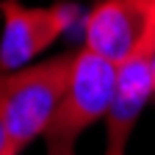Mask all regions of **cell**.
I'll return each instance as SVG.
<instances>
[{
    "label": "cell",
    "instance_id": "6da1fadb",
    "mask_svg": "<svg viewBox=\"0 0 155 155\" xmlns=\"http://www.w3.org/2000/svg\"><path fill=\"white\" fill-rule=\"evenodd\" d=\"M75 55H55L0 78L3 83V155H19L36 136H45L58 100L69 83Z\"/></svg>",
    "mask_w": 155,
    "mask_h": 155
},
{
    "label": "cell",
    "instance_id": "7a4b0ae2",
    "mask_svg": "<svg viewBox=\"0 0 155 155\" xmlns=\"http://www.w3.org/2000/svg\"><path fill=\"white\" fill-rule=\"evenodd\" d=\"M116 86V67L91 50H78L69 83L45 130L47 155H75L81 133L105 119Z\"/></svg>",
    "mask_w": 155,
    "mask_h": 155
},
{
    "label": "cell",
    "instance_id": "3957f363",
    "mask_svg": "<svg viewBox=\"0 0 155 155\" xmlns=\"http://www.w3.org/2000/svg\"><path fill=\"white\" fill-rule=\"evenodd\" d=\"M0 69L17 72L39 53H45L64 31H69L81 17V8L75 3L25 6L19 0H0Z\"/></svg>",
    "mask_w": 155,
    "mask_h": 155
},
{
    "label": "cell",
    "instance_id": "277c9868",
    "mask_svg": "<svg viewBox=\"0 0 155 155\" xmlns=\"http://www.w3.org/2000/svg\"><path fill=\"white\" fill-rule=\"evenodd\" d=\"M83 31V47L119 67L155 39V0H100L86 14Z\"/></svg>",
    "mask_w": 155,
    "mask_h": 155
},
{
    "label": "cell",
    "instance_id": "5b68a950",
    "mask_svg": "<svg viewBox=\"0 0 155 155\" xmlns=\"http://www.w3.org/2000/svg\"><path fill=\"white\" fill-rule=\"evenodd\" d=\"M152 45H144L136 55H130L125 64L116 67V86L105 114V150L103 155H125L130 133L139 122V116L150 97H155V81L150 69Z\"/></svg>",
    "mask_w": 155,
    "mask_h": 155
},
{
    "label": "cell",
    "instance_id": "8992f818",
    "mask_svg": "<svg viewBox=\"0 0 155 155\" xmlns=\"http://www.w3.org/2000/svg\"><path fill=\"white\" fill-rule=\"evenodd\" d=\"M3 150H6V130H3V83H0V155H3Z\"/></svg>",
    "mask_w": 155,
    "mask_h": 155
},
{
    "label": "cell",
    "instance_id": "52a82bcc",
    "mask_svg": "<svg viewBox=\"0 0 155 155\" xmlns=\"http://www.w3.org/2000/svg\"><path fill=\"white\" fill-rule=\"evenodd\" d=\"M150 69H152V81H155V45H152V55H150Z\"/></svg>",
    "mask_w": 155,
    "mask_h": 155
}]
</instances>
